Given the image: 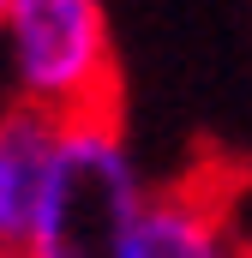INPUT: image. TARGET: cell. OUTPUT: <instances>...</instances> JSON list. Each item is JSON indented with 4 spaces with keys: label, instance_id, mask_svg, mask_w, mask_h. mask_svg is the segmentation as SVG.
<instances>
[{
    "label": "cell",
    "instance_id": "obj_2",
    "mask_svg": "<svg viewBox=\"0 0 252 258\" xmlns=\"http://www.w3.org/2000/svg\"><path fill=\"white\" fill-rule=\"evenodd\" d=\"M0 66L6 96L48 120L120 108V60L102 0H6Z\"/></svg>",
    "mask_w": 252,
    "mask_h": 258
},
{
    "label": "cell",
    "instance_id": "obj_5",
    "mask_svg": "<svg viewBox=\"0 0 252 258\" xmlns=\"http://www.w3.org/2000/svg\"><path fill=\"white\" fill-rule=\"evenodd\" d=\"M0 258H24V252H18V246H6V240H0Z\"/></svg>",
    "mask_w": 252,
    "mask_h": 258
},
{
    "label": "cell",
    "instance_id": "obj_3",
    "mask_svg": "<svg viewBox=\"0 0 252 258\" xmlns=\"http://www.w3.org/2000/svg\"><path fill=\"white\" fill-rule=\"evenodd\" d=\"M48 150H54V120L6 96V108H0V240L6 246H24V234H30Z\"/></svg>",
    "mask_w": 252,
    "mask_h": 258
},
{
    "label": "cell",
    "instance_id": "obj_6",
    "mask_svg": "<svg viewBox=\"0 0 252 258\" xmlns=\"http://www.w3.org/2000/svg\"><path fill=\"white\" fill-rule=\"evenodd\" d=\"M0 12H6V0H0Z\"/></svg>",
    "mask_w": 252,
    "mask_h": 258
},
{
    "label": "cell",
    "instance_id": "obj_1",
    "mask_svg": "<svg viewBox=\"0 0 252 258\" xmlns=\"http://www.w3.org/2000/svg\"><path fill=\"white\" fill-rule=\"evenodd\" d=\"M222 246V210L198 186H156L120 108L54 120L24 258H210Z\"/></svg>",
    "mask_w": 252,
    "mask_h": 258
},
{
    "label": "cell",
    "instance_id": "obj_4",
    "mask_svg": "<svg viewBox=\"0 0 252 258\" xmlns=\"http://www.w3.org/2000/svg\"><path fill=\"white\" fill-rule=\"evenodd\" d=\"M210 258H246V252H234V240H228V246H222V252H210Z\"/></svg>",
    "mask_w": 252,
    "mask_h": 258
}]
</instances>
